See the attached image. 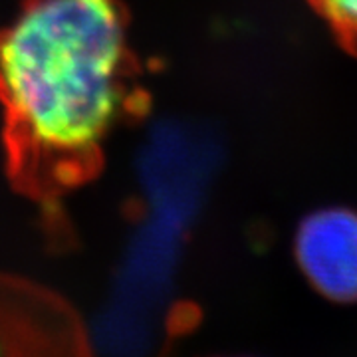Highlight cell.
Listing matches in <instances>:
<instances>
[{"instance_id":"obj_1","label":"cell","mask_w":357,"mask_h":357,"mask_svg":"<svg viewBox=\"0 0 357 357\" xmlns=\"http://www.w3.org/2000/svg\"><path fill=\"white\" fill-rule=\"evenodd\" d=\"M123 0H24L0 26L6 177L60 246L66 201L102 173L119 128L147 114Z\"/></svg>"},{"instance_id":"obj_2","label":"cell","mask_w":357,"mask_h":357,"mask_svg":"<svg viewBox=\"0 0 357 357\" xmlns=\"http://www.w3.org/2000/svg\"><path fill=\"white\" fill-rule=\"evenodd\" d=\"M0 357H96L74 304L44 284L0 272Z\"/></svg>"},{"instance_id":"obj_3","label":"cell","mask_w":357,"mask_h":357,"mask_svg":"<svg viewBox=\"0 0 357 357\" xmlns=\"http://www.w3.org/2000/svg\"><path fill=\"white\" fill-rule=\"evenodd\" d=\"M294 255L306 280L337 304L357 302V213L321 208L302 220Z\"/></svg>"},{"instance_id":"obj_4","label":"cell","mask_w":357,"mask_h":357,"mask_svg":"<svg viewBox=\"0 0 357 357\" xmlns=\"http://www.w3.org/2000/svg\"><path fill=\"white\" fill-rule=\"evenodd\" d=\"M318 13L330 22L333 32L347 42L357 44V0H312Z\"/></svg>"}]
</instances>
